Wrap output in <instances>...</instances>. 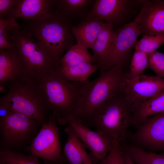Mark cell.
I'll return each mask as SVG.
<instances>
[{
  "mask_svg": "<svg viewBox=\"0 0 164 164\" xmlns=\"http://www.w3.org/2000/svg\"><path fill=\"white\" fill-rule=\"evenodd\" d=\"M46 97L47 107L59 124H68L76 117L82 94V82H72L54 67L36 79Z\"/></svg>",
  "mask_w": 164,
  "mask_h": 164,
  "instance_id": "cell-1",
  "label": "cell"
},
{
  "mask_svg": "<svg viewBox=\"0 0 164 164\" xmlns=\"http://www.w3.org/2000/svg\"><path fill=\"white\" fill-rule=\"evenodd\" d=\"M24 21L22 29L38 41L52 62L58 67L64 51L74 45L69 20L56 10L41 20Z\"/></svg>",
  "mask_w": 164,
  "mask_h": 164,
  "instance_id": "cell-2",
  "label": "cell"
},
{
  "mask_svg": "<svg viewBox=\"0 0 164 164\" xmlns=\"http://www.w3.org/2000/svg\"><path fill=\"white\" fill-rule=\"evenodd\" d=\"M7 91L0 98V104L41 123L50 115L44 94L37 80L20 76L7 83Z\"/></svg>",
  "mask_w": 164,
  "mask_h": 164,
  "instance_id": "cell-3",
  "label": "cell"
},
{
  "mask_svg": "<svg viewBox=\"0 0 164 164\" xmlns=\"http://www.w3.org/2000/svg\"><path fill=\"white\" fill-rule=\"evenodd\" d=\"M118 65L101 72L95 80L82 82V94L76 117L86 125L96 111L121 90L126 74Z\"/></svg>",
  "mask_w": 164,
  "mask_h": 164,
  "instance_id": "cell-4",
  "label": "cell"
},
{
  "mask_svg": "<svg viewBox=\"0 0 164 164\" xmlns=\"http://www.w3.org/2000/svg\"><path fill=\"white\" fill-rule=\"evenodd\" d=\"M132 120V105L121 91L101 105L86 126H93L103 136L111 139L118 138L124 143Z\"/></svg>",
  "mask_w": 164,
  "mask_h": 164,
  "instance_id": "cell-5",
  "label": "cell"
},
{
  "mask_svg": "<svg viewBox=\"0 0 164 164\" xmlns=\"http://www.w3.org/2000/svg\"><path fill=\"white\" fill-rule=\"evenodd\" d=\"M12 49L21 76L36 79L51 69L57 67L51 61L38 41L20 26L9 30Z\"/></svg>",
  "mask_w": 164,
  "mask_h": 164,
  "instance_id": "cell-6",
  "label": "cell"
},
{
  "mask_svg": "<svg viewBox=\"0 0 164 164\" xmlns=\"http://www.w3.org/2000/svg\"><path fill=\"white\" fill-rule=\"evenodd\" d=\"M52 115L42 123L39 132L29 150L32 155L43 158L45 164H64L65 158L61 152L58 128Z\"/></svg>",
  "mask_w": 164,
  "mask_h": 164,
  "instance_id": "cell-7",
  "label": "cell"
},
{
  "mask_svg": "<svg viewBox=\"0 0 164 164\" xmlns=\"http://www.w3.org/2000/svg\"><path fill=\"white\" fill-rule=\"evenodd\" d=\"M144 10L143 7L132 22L115 31L114 43L106 60L100 70L101 72L116 65L123 66L126 62L132 48L141 34L140 23Z\"/></svg>",
  "mask_w": 164,
  "mask_h": 164,
  "instance_id": "cell-8",
  "label": "cell"
},
{
  "mask_svg": "<svg viewBox=\"0 0 164 164\" xmlns=\"http://www.w3.org/2000/svg\"><path fill=\"white\" fill-rule=\"evenodd\" d=\"M136 129L128 133L130 144L149 152L164 153V112L147 118Z\"/></svg>",
  "mask_w": 164,
  "mask_h": 164,
  "instance_id": "cell-9",
  "label": "cell"
},
{
  "mask_svg": "<svg viewBox=\"0 0 164 164\" xmlns=\"http://www.w3.org/2000/svg\"><path fill=\"white\" fill-rule=\"evenodd\" d=\"M41 123L23 114L12 111L0 120L1 132L3 143L9 147L21 145L28 139L36 126Z\"/></svg>",
  "mask_w": 164,
  "mask_h": 164,
  "instance_id": "cell-10",
  "label": "cell"
},
{
  "mask_svg": "<svg viewBox=\"0 0 164 164\" xmlns=\"http://www.w3.org/2000/svg\"><path fill=\"white\" fill-rule=\"evenodd\" d=\"M164 90V78L143 74L137 77L124 79L121 91L132 105L142 103Z\"/></svg>",
  "mask_w": 164,
  "mask_h": 164,
  "instance_id": "cell-11",
  "label": "cell"
},
{
  "mask_svg": "<svg viewBox=\"0 0 164 164\" xmlns=\"http://www.w3.org/2000/svg\"><path fill=\"white\" fill-rule=\"evenodd\" d=\"M138 1L97 0L87 15V19L105 20L113 25L120 23Z\"/></svg>",
  "mask_w": 164,
  "mask_h": 164,
  "instance_id": "cell-12",
  "label": "cell"
},
{
  "mask_svg": "<svg viewBox=\"0 0 164 164\" xmlns=\"http://www.w3.org/2000/svg\"><path fill=\"white\" fill-rule=\"evenodd\" d=\"M68 124L73 128L94 157L100 161L106 157L111 148V139L89 129L75 117L71 119Z\"/></svg>",
  "mask_w": 164,
  "mask_h": 164,
  "instance_id": "cell-13",
  "label": "cell"
},
{
  "mask_svg": "<svg viewBox=\"0 0 164 164\" xmlns=\"http://www.w3.org/2000/svg\"><path fill=\"white\" fill-rule=\"evenodd\" d=\"M56 0H18L14 9L5 20H16L18 19L36 21L49 15L54 11Z\"/></svg>",
  "mask_w": 164,
  "mask_h": 164,
  "instance_id": "cell-14",
  "label": "cell"
},
{
  "mask_svg": "<svg viewBox=\"0 0 164 164\" xmlns=\"http://www.w3.org/2000/svg\"><path fill=\"white\" fill-rule=\"evenodd\" d=\"M140 23L141 33H164V0L148 1Z\"/></svg>",
  "mask_w": 164,
  "mask_h": 164,
  "instance_id": "cell-15",
  "label": "cell"
},
{
  "mask_svg": "<svg viewBox=\"0 0 164 164\" xmlns=\"http://www.w3.org/2000/svg\"><path fill=\"white\" fill-rule=\"evenodd\" d=\"M113 25L105 23L99 32L92 47L93 62L96 63L100 70L106 60L114 43L116 32Z\"/></svg>",
  "mask_w": 164,
  "mask_h": 164,
  "instance_id": "cell-16",
  "label": "cell"
},
{
  "mask_svg": "<svg viewBox=\"0 0 164 164\" xmlns=\"http://www.w3.org/2000/svg\"><path fill=\"white\" fill-rule=\"evenodd\" d=\"M64 132L67 136L63 149L64 157L69 164H84L88 161L94 163L91 156L87 153L85 147L73 128L69 125Z\"/></svg>",
  "mask_w": 164,
  "mask_h": 164,
  "instance_id": "cell-17",
  "label": "cell"
},
{
  "mask_svg": "<svg viewBox=\"0 0 164 164\" xmlns=\"http://www.w3.org/2000/svg\"><path fill=\"white\" fill-rule=\"evenodd\" d=\"M132 125L137 128L147 118L164 112V90L145 101L132 106Z\"/></svg>",
  "mask_w": 164,
  "mask_h": 164,
  "instance_id": "cell-18",
  "label": "cell"
},
{
  "mask_svg": "<svg viewBox=\"0 0 164 164\" xmlns=\"http://www.w3.org/2000/svg\"><path fill=\"white\" fill-rule=\"evenodd\" d=\"M104 24L102 20L87 19L80 25L72 27V32L77 43L87 48L91 49L98 35Z\"/></svg>",
  "mask_w": 164,
  "mask_h": 164,
  "instance_id": "cell-19",
  "label": "cell"
},
{
  "mask_svg": "<svg viewBox=\"0 0 164 164\" xmlns=\"http://www.w3.org/2000/svg\"><path fill=\"white\" fill-rule=\"evenodd\" d=\"M20 76L19 67L11 50H0V85L5 86Z\"/></svg>",
  "mask_w": 164,
  "mask_h": 164,
  "instance_id": "cell-20",
  "label": "cell"
},
{
  "mask_svg": "<svg viewBox=\"0 0 164 164\" xmlns=\"http://www.w3.org/2000/svg\"><path fill=\"white\" fill-rule=\"evenodd\" d=\"M63 75L68 80L75 82H83L94 73L98 67L91 62H84L70 66L60 67Z\"/></svg>",
  "mask_w": 164,
  "mask_h": 164,
  "instance_id": "cell-21",
  "label": "cell"
},
{
  "mask_svg": "<svg viewBox=\"0 0 164 164\" xmlns=\"http://www.w3.org/2000/svg\"><path fill=\"white\" fill-rule=\"evenodd\" d=\"M93 60V56L87 48L77 43L71 46L59 61V67L70 66L84 62L91 63Z\"/></svg>",
  "mask_w": 164,
  "mask_h": 164,
  "instance_id": "cell-22",
  "label": "cell"
},
{
  "mask_svg": "<svg viewBox=\"0 0 164 164\" xmlns=\"http://www.w3.org/2000/svg\"><path fill=\"white\" fill-rule=\"evenodd\" d=\"M95 1L91 0H56L57 10L69 20L82 14Z\"/></svg>",
  "mask_w": 164,
  "mask_h": 164,
  "instance_id": "cell-23",
  "label": "cell"
},
{
  "mask_svg": "<svg viewBox=\"0 0 164 164\" xmlns=\"http://www.w3.org/2000/svg\"><path fill=\"white\" fill-rule=\"evenodd\" d=\"M0 164H40L38 157L27 155L3 148L0 151Z\"/></svg>",
  "mask_w": 164,
  "mask_h": 164,
  "instance_id": "cell-24",
  "label": "cell"
},
{
  "mask_svg": "<svg viewBox=\"0 0 164 164\" xmlns=\"http://www.w3.org/2000/svg\"><path fill=\"white\" fill-rule=\"evenodd\" d=\"M164 43V33L146 34L134 47L135 50L148 54L156 51Z\"/></svg>",
  "mask_w": 164,
  "mask_h": 164,
  "instance_id": "cell-25",
  "label": "cell"
},
{
  "mask_svg": "<svg viewBox=\"0 0 164 164\" xmlns=\"http://www.w3.org/2000/svg\"><path fill=\"white\" fill-rule=\"evenodd\" d=\"M147 54L143 52L135 50L131 60L130 71L126 74V77L132 79L143 74L148 67Z\"/></svg>",
  "mask_w": 164,
  "mask_h": 164,
  "instance_id": "cell-26",
  "label": "cell"
},
{
  "mask_svg": "<svg viewBox=\"0 0 164 164\" xmlns=\"http://www.w3.org/2000/svg\"><path fill=\"white\" fill-rule=\"evenodd\" d=\"M111 141V147L110 152L98 164H125L119 140L115 138Z\"/></svg>",
  "mask_w": 164,
  "mask_h": 164,
  "instance_id": "cell-27",
  "label": "cell"
},
{
  "mask_svg": "<svg viewBox=\"0 0 164 164\" xmlns=\"http://www.w3.org/2000/svg\"><path fill=\"white\" fill-rule=\"evenodd\" d=\"M148 67L157 76L164 78V53L156 51L147 54Z\"/></svg>",
  "mask_w": 164,
  "mask_h": 164,
  "instance_id": "cell-28",
  "label": "cell"
},
{
  "mask_svg": "<svg viewBox=\"0 0 164 164\" xmlns=\"http://www.w3.org/2000/svg\"><path fill=\"white\" fill-rule=\"evenodd\" d=\"M18 0H0V19H5L14 9Z\"/></svg>",
  "mask_w": 164,
  "mask_h": 164,
  "instance_id": "cell-29",
  "label": "cell"
},
{
  "mask_svg": "<svg viewBox=\"0 0 164 164\" xmlns=\"http://www.w3.org/2000/svg\"><path fill=\"white\" fill-rule=\"evenodd\" d=\"M11 33L9 30L5 29H0V50H11L12 44L8 41L10 38Z\"/></svg>",
  "mask_w": 164,
  "mask_h": 164,
  "instance_id": "cell-30",
  "label": "cell"
},
{
  "mask_svg": "<svg viewBox=\"0 0 164 164\" xmlns=\"http://www.w3.org/2000/svg\"><path fill=\"white\" fill-rule=\"evenodd\" d=\"M12 111L7 107L0 104V120L6 117Z\"/></svg>",
  "mask_w": 164,
  "mask_h": 164,
  "instance_id": "cell-31",
  "label": "cell"
},
{
  "mask_svg": "<svg viewBox=\"0 0 164 164\" xmlns=\"http://www.w3.org/2000/svg\"><path fill=\"white\" fill-rule=\"evenodd\" d=\"M121 150L125 164H135L125 152L122 149Z\"/></svg>",
  "mask_w": 164,
  "mask_h": 164,
  "instance_id": "cell-32",
  "label": "cell"
},
{
  "mask_svg": "<svg viewBox=\"0 0 164 164\" xmlns=\"http://www.w3.org/2000/svg\"><path fill=\"white\" fill-rule=\"evenodd\" d=\"M84 164H95L93 162L91 161H88L85 163Z\"/></svg>",
  "mask_w": 164,
  "mask_h": 164,
  "instance_id": "cell-33",
  "label": "cell"
}]
</instances>
